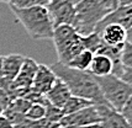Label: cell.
<instances>
[{"instance_id":"obj_28","label":"cell","mask_w":132,"mask_h":128,"mask_svg":"<svg viewBox=\"0 0 132 128\" xmlns=\"http://www.w3.org/2000/svg\"><path fill=\"white\" fill-rule=\"evenodd\" d=\"M111 1H112V9L115 10L116 7L119 6V0H111Z\"/></svg>"},{"instance_id":"obj_3","label":"cell","mask_w":132,"mask_h":128,"mask_svg":"<svg viewBox=\"0 0 132 128\" xmlns=\"http://www.w3.org/2000/svg\"><path fill=\"white\" fill-rule=\"evenodd\" d=\"M52 41L57 52L58 62L65 65L75 56L85 51L81 41V36L75 31L74 27L68 25L54 27Z\"/></svg>"},{"instance_id":"obj_21","label":"cell","mask_w":132,"mask_h":128,"mask_svg":"<svg viewBox=\"0 0 132 128\" xmlns=\"http://www.w3.org/2000/svg\"><path fill=\"white\" fill-rule=\"evenodd\" d=\"M120 113L123 116L127 123L132 127V97H130V100L126 102V105L123 106V108L121 110Z\"/></svg>"},{"instance_id":"obj_8","label":"cell","mask_w":132,"mask_h":128,"mask_svg":"<svg viewBox=\"0 0 132 128\" xmlns=\"http://www.w3.org/2000/svg\"><path fill=\"white\" fill-rule=\"evenodd\" d=\"M26 57H23L21 54L12 53L9 56H4L3 60V83L0 87L7 94V90L11 85V83L15 80L17 74L20 73V69L22 67L23 60Z\"/></svg>"},{"instance_id":"obj_9","label":"cell","mask_w":132,"mask_h":128,"mask_svg":"<svg viewBox=\"0 0 132 128\" xmlns=\"http://www.w3.org/2000/svg\"><path fill=\"white\" fill-rule=\"evenodd\" d=\"M56 80H57V76L50 67H47L45 64H38V69L36 71V75L31 85V91L45 96L51 90Z\"/></svg>"},{"instance_id":"obj_19","label":"cell","mask_w":132,"mask_h":128,"mask_svg":"<svg viewBox=\"0 0 132 128\" xmlns=\"http://www.w3.org/2000/svg\"><path fill=\"white\" fill-rule=\"evenodd\" d=\"M81 41H83V46H84V49L86 51H90L93 54H96L100 47L103 46L104 42L101 41L100 36L96 33V32H93L89 36H85V37H81Z\"/></svg>"},{"instance_id":"obj_24","label":"cell","mask_w":132,"mask_h":128,"mask_svg":"<svg viewBox=\"0 0 132 128\" xmlns=\"http://www.w3.org/2000/svg\"><path fill=\"white\" fill-rule=\"evenodd\" d=\"M98 4H100L101 6H104V7H106V9H109V10H114L112 9V1L111 0H95Z\"/></svg>"},{"instance_id":"obj_12","label":"cell","mask_w":132,"mask_h":128,"mask_svg":"<svg viewBox=\"0 0 132 128\" xmlns=\"http://www.w3.org/2000/svg\"><path fill=\"white\" fill-rule=\"evenodd\" d=\"M100 115L101 128H132L120 112L111 108L109 105H96Z\"/></svg>"},{"instance_id":"obj_25","label":"cell","mask_w":132,"mask_h":128,"mask_svg":"<svg viewBox=\"0 0 132 128\" xmlns=\"http://www.w3.org/2000/svg\"><path fill=\"white\" fill-rule=\"evenodd\" d=\"M132 0H119V6H131Z\"/></svg>"},{"instance_id":"obj_16","label":"cell","mask_w":132,"mask_h":128,"mask_svg":"<svg viewBox=\"0 0 132 128\" xmlns=\"http://www.w3.org/2000/svg\"><path fill=\"white\" fill-rule=\"evenodd\" d=\"M94 57L90 51H83L80 52L78 56H75L74 58L72 59L67 65L73 68V69H77V70H83V71H88L89 67H90V63H92V59Z\"/></svg>"},{"instance_id":"obj_20","label":"cell","mask_w":132,"mask_h":128,"mask_svg":"<svg viewBox=\"0 0 132 128\" xmlns=\"http://www.w3.org/2000/svg\"><path fill=\"white\" fill-rule=\"evenodd\" d=\"M121 64L123 69H132V44L126 42L121 52Z\"/></svg>"},{"instance_id":"obj_5","label":"cell","mask_w":132,"mask_h":128,"mask_svg":"<svg viewBox=\"0 0 132 128\" xmlns=\"http://www.w3.org/2000/svg\"><path fill=\"white\" fill-rule=\"evenodd\" d=\"M108 105L117 112H121L126 102L132 97V86L116 75L95 78Z\"/></svg>"},{"instance_id":"obj_7","label":"cell","mask_w":132,"mask_h":128,"mask_svg":"<svg viewBox=\"0 0 132 128\" xmlns=\"http://www.w3.org/2000/svg\"><path fill=\"white\" fill-rule=\"evenodd\" d=\"M101 118L99 115L96 105L89 106L86 108L74 112L72 115L63 116L59 121V128L61 127H84V126H92L100 123Z\"/></svg>"},{"instance_id":"obj_14","label":"cell","mask_w":132,"mask_h":128,"mask_svg":"<svg viewBox=\"0 0 132 128\" xmlns=\"http://www.w3.org/2000/svg\"><path fill=\"white\" fill-rule=\"evenodd\" d=\"M112 70H114V63L109 57L104 54H94L88 71L95 78H99L112 74Z\"/></svg>"},{"instance_id":"obj_26","label":"cell","mask_w":132,"mask_h":128,"mask_svg":"<svg viewBox=\"0 0 132 128\" xmlns=\"http://www.w3.org/2000/svg\"><path fill=\"white\" fill-rule=\"evenodd\" d=\"M3 60H4V56H0V85L3 83Z\"/></svg>"},{"instance_id":"obj_17","label":"cell","mask_w":132,"mask_h":128,"mask_svg":"<svg viewBox=\"0 0 132 128\" xmlns=\"http://www.w3.org/2000/svg\"><path fill=\"white\" fill-rule=\"evenodd\" d=\"M47 106L42 105V104H32V105L30 106V108L27 110V112L25 113V116L23 117H25L26 120L31 121V122H38V121H42V120L46 117Z\"/></svg>"},{"instance_id":"obj_2","label":"cell","mask_w":132,"mask_h":128,"mask_svg":"<svg viewBox=\"0 0 132 128\" xmlns=\"http://www.w3.org/2000/svg\"><path fill=\"white\" fill-rule=\"evenodd\" d=\"M10 10L23 26L31 40H52L54 26L46 6H32L29 9L10 6Z\"/></svg>"},{"instance_id":"obj_18","label":"cell","mask_w":132,"mask_h":128,"mask_svg":"<svg viewBox=\"0 0 132 128\" xmlns=\"http://www.w3.org/2000/svg\"><path fill=\"white\" fill-rule=\"evenodd\" d=\"M50 0H0V3H5L9 6L16 9H29L32 6H47Z\"/></svg>"},{"instance_id":"obj_15","label":"cell","mask_w":132,"mask_h":128,"mask_svg":"<svg viewBox=\"0 0 132 128\" xmlns=\"http://www.w3.org/2000/svg\"><path fill=\"white\" fill-rule=\"evenodd\" d=\"M92 101L85 99H81V97H77V96H70V99L65 102V105L61 108V112L63 116H67V115H72L74 112H78V111L83 110V108H86L89 106H93Z\"/></svg>"},{"instance_id":"obj_13","label":"cell","mask_w":132,"mask_h":128,"mask_svg":"<svg viewBox=\"0 0 132 128\" xmlns=\"http://www.w3.org/2000/svg\"><path fill=\"white\" fill-rule=\"evenodd\" d=\"M45 96H46V100L48 101L50 105L61 110V108L65 105V102L70 99L72 94H70V91L68 90L67 85H65L61 79L57 78V80L53 84V86L51 87V90H50Z\"/></svg>"},{"instance_id":"obj_1","label":"cell","mask_w":132,"mask_h":128,"mask_svg":"<svg viewBox=\"0 0 132 128\" xmlns=\"http://www.w3.org/2000/svg\"><path fill=\"white\" fill-rule=\"evenodd\" d=\"M50 68L58 79H61L67 85L72 96L89 100L94 105H108L95 80V76L89 71L73 69L59 62L53 63Z\"/></svg>"},{"instance_id":"obj_30","label":"cell","mask_w":132,"mask_h":128,"mask_svg":"<svg viewBox=\"0 0 132 128\" xmlns=\"http://www.w3.org/2000/svg\"><path fill=\"white\" fill-rule=\"evenodd\" d=\"M131 6H132V5H131Z\"/></svg>"},{"instance_id":"obj_4","label":"cell","mask_w":132,"mask_h":128,"mask_svg":"<svg viewBox=\"0 0 132 128\" xmlns=\"http://www.w3.org/2000/svg\"><path fill=\"white\" fill-rule=\"evenodd\" d=\"M111 10L98 4L95 0H83L75 5V23L74 30L85 37L95 32L98 23L103 20Z\"/></svg>"},{"instance_id":"obj_10","label":"cell","mask_w":132,"mask_h":128,"mask_svg":"<svg viewBox=\"0 0 132 128\" xmlns=\"http://www.w3.org/2000/svg\"><path fill=\"white\" fill-rule=\"evenodd\" d=\"M101 41L110 47L123 46L127 41V30L119 23H110L96 32Z\"/></svg>"},{"instance_id":"obj_11","label":"cell","mask_w":132,"mask_h":128,"mask_svg":"<svg viewBox=\"0 0 132 128\" xmlns=\"http://www.w3.org/2000/svg\"><path fill=\"white\" fill-rule=\"evenodd\" d=\"M110 23H119L128 31L132 27V6H117L98 23L95 32Z\"/></svg>"},{"instance_id":"obj_29","label":"cell","mask_w":132,"mask_h":128,"mask_svg":"<svg viewBox=\"0 0 132 128\" xmlns=\"http://www.w3.org/2000/svg\"><path fill=\"white\" fill-rule=\"evenodd\" d=\"M69 1H70L73 5H77V4H79L80 1H83V0H69Z\"/></svg>"},{"instance_id":"obj_23","label":"cell","mask_w":132,"mask_h":128,"mask_svg":"<svg viewBox=\"0 0 132 128\" xmlns=\"http://www.w3.org/2000/svg\"><path fill=\"white\" fill-rule=\"evenodd\" d=\"M0 128H14V124L4 115H0Z\"/></svg>"},{"instance_id":"obj_27","label":"cell","mask_w":132,"mask_h":128,"mask_svg":"<svg viewBox=\"0 0 132 128\" xmlns=\"http://www.w3.org/2000/svg\"><path fill=\"white\" fill-rule=\"evenodd\" d=\"M61 128H101L100 123L98 124H92V126H84V127H61Z\"/></svg>"},{"instance_id":"obj_22","label":"cell","mask_w":132,"mask_h":128,"mask_svg":"<svg viewBox=\"0 0 132 128\" xmlns=\"http://www.w3.org/2000/svg\"><path fill=\"white\" fill-rule=\"evenodd\" d=\"M120 78L123 81H126L128 85L132 86V69H123Z\"/></svg>"},{"instance_id":"obj_6","label":"cell","mask_w":132,"mask_h":128,"mask_svg":"<svg viewBox=\"0 0 132 128\" xmlns=\"http://www.w3.org/2000/svg\"><path fill=\"white\" fill-rule=\"evenodd\" d=\"M47 10L51 15L54 27L58 26H74L75 23V5L69 0H50L47 4Z\"/></svg>"}]
</instances>
